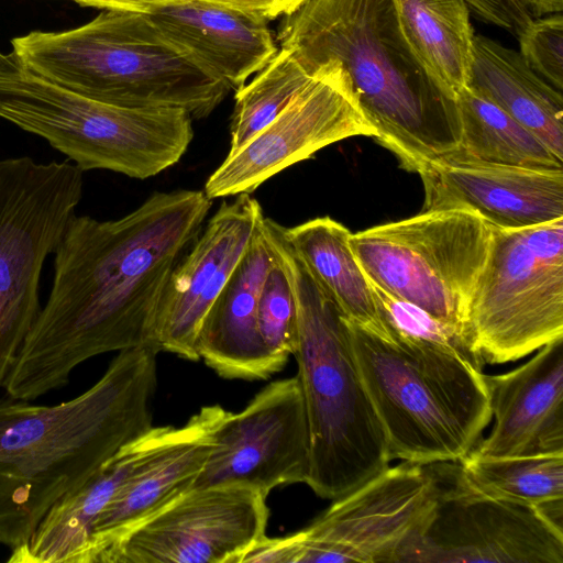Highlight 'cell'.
I'll list each match as a JSON object with an SVG mask.
<instances>
[{
    "label": "cell",
    "mask_w": 563,
    "mask_h": 563,
    "mask_svg": "<svg viewBox=\"0 0 563 563\" xmlns=\"http://www.w3.org/2000/svg\"><path fill=\"white\" fill-rule=\"evenodd\" d=\"M292 252L332 296L347 319L388 339L379 319L369 282L350 245L351 232L329 217L292 228L283 227Z\"/></svg>",
    "instance_id": "obj_24"
},
{
    "label": "cell",
    "mask_w": 563,
    "mask_h": 563,
    "mask_svg": "<svg viewBox=\"0 0 563 563\" xmlns=\"http://www.w3.org/2000/svg\"><path fill=\"white\" fill-rule=\"evenodd\" d=\"M266 498L236 485L191 488L125 531L99 563H240L266 536Z\"/></svg>",
    "instance_id": "obj_12"
},
{
    "label": "cell",
    "mask_w": 563,
    "mask_h": 563,
    "mask_svg": "<svg viewBox=\"0 0 563 563\" xmlns=\"http://www.w3.org/2000/svg\"><path fill=\"white\" fill-rule=\"evenodd\" d=\"M505 374L484 375L494 427L481 457L563 453V336Z\"/></svg>",
    "instance_id": "obj_19"
},
{
    "label": "cell",
    "mask_w": 563,
    "mask_h": 563,
    "mask_svg": "<svg viewBox=\"0 0 563 563\" xmlns=\"http://www.w3.org/2000/svg\"><path fill=\"white\" fill-rule=\"evenodd\" d=\"M464 329L484 365L517 361L563 336V219L492 227Z\"/></svg>",
    "instance_id": "obj_8"
},
{
    "label": "cell",
    "mask_w": 563,
    "mask_h": 563,
    "mask_svg": "<svg viewBox=\"0 0 563 563\" xmlns=\"http://www.w3.org/2000/svg\"><path fill=\"white\" fill-rule=\"evenodd\" d=\"M212 200L203 190L152 194L117 219L75 216L54 252L47 300L3 383L32 401L64 387L85 361L108 352L156 349L165 286L199 236Z\"/></svg>",
    "instance_id": "obj_1"
},
{
    "label": "cell",
    "mask_w": 563,
    "mask_h": 563,
    "mask_svg": "<svg viewBox=\"0 0 563 563\" xmlns=\"http://www.w3.org/2000/svg\"><path fill=\"white\" fill-rule=\"evenodd\" d=\"M461 481L485 496L544 511L563 519V453L514 457H481L470 453L460 461Z\"/></svg>",
    "instance_id": "obj_26"
},
{
    "label": "cell",
    "mask_w": 563,
    "mask_h": 563,
    "mask_svg": "<svg viewBox=\"0 0 563 563\" xmlns=\"http://www.w3.org/2000/svg\"><path fill=\"white\" fill-rule=\"evenodd\" d=\"M81 7L151 14L180 0H70Z\"/></svg>",
    "instance_id": "obj_35"
},
{
    "label": "cell",
    "mask_w": 563,
    "mask_h": 563,
    "mask_svg": "<svg viewBox=\"0 0 563 563\" xmlns=\"http://www.w3.org/2000/svg\"><path fill=\"white\" fill-rule=\"evenodd\" d=\"M356 135L374 136L349 99L323 78L312 80L261 132L209 176V199L252 194L285 168Z\"/></svg>",
    "instance_id": "obj_15"
},
{
    "label": "cell",
    "mask_w": 563,
    "mask_h": 563,
    "mask_svg": "<svg viewBox=\"0 0 563 563\" xmlns=\"http://www.w3.org/2000/svg\"><path fill=\"white\" fill-rule=\"evenodd\" d=\"M482 21L506 30L515 37L533 20L523 0H465Z\"/></svg>",
    "instance_id": "obj_32"
},
{
    "label": "cell",
    "mask_w": 563,
    "mask_h": 563,
    "mask_svg": "<svg viewBox=\"0 0 563 563\" xmlns=\"http://www.w3.org/2000/svg\"><path fill=\"white\" fill-rule=\"evenodd\" d=\"M263 218L262 207L251 194L220 205L165 286L155 323L158 352L199 360L196 341L202 320Z\"/></svg>",
    "instance_id": "obj_16"
},
{
    "label": "cell",
    "mask_w": 563,
    "mask_h": 563,
    "mask_svg": "<svg viewBox=\"0 0 563 563\" xmlns=\"http://www.w3.org/2000/svg\"><path fill=\"white\" fill-rule=\"evenodd\" d=\"M400 29L432 78L453 99L467 87L474 32L465 0H393Z\"/></svg>",
    "instance_id": "obj_25"
},
{
    "label": "cell",
    "mask_w": 563,
    "mask_h": 563,
    "mask_svg": "<svg viewBox=\"0 0 563 563\" xmlns=\"http://www.w3.org/2000/svg\"><path fill=\"white\" fill-rule=\"evenodd\" d=\"M164 427L122 446L84 484L56 501L10 563H87L93 526L136 466L162 437Z\"/></svg>",
    "instance_id": "obj_21"
},
{
    "label": "cell",
    "mask_w": 563,
    "mask_h": 563,
    "mask_svg": "<svg viewBox=\"0 0 563 563\" xmlns=\"http://www.w3.org/2000/svg\"><path fill=\"white\" fill-rule=\"evenodd\" d=\"M11 49L45 78L121 107L179 108L203 119L231 90L144 13L102 10L74 29L16 36Z\"/></svg>",
    "instance_id": "obj_5"
},
{
    "label": "cell",
    "mask_w": 563,
    "mask_h": 563,
    "mask_svg": "<svg viewBox=\"0 0 563 563\" xmlns=\"http://www.w3.org/2000/svg\"><path fill=\"white\" fill-rule=\"evenodd\" d=\"M461 147L454 155L487 163L563 169L560 158L533 132L468 88L456 98Z\"/></svg>",
    "instance_id": "obj_27"
},
{
    "label": "cell",
    "mask_w": 563,
    "mask_h": 563,
    "mask_svg": "<svg viewBox=\"0 0 563 563\" xmlns=\"http://www.w3.org/2000/svg\"><path fill=\"white\" fill-rule=\"evenodd\" d=\"M533 18L562 12L563 0H523Z\"/></svg>",
    "instance_id": "obj_36"
},
{
    "label": "cell",
    "mask_w": 563,
    "mask_h": 563,
    "mask_svg": "<svg viewBox=\"0 0 563 563\" xmlns=\"http://www.w3.org/2000/svg\"><path fill=\"white\" fill-rule=\"evenodd\" d=\"M312 78L290 51L278 47L251 82L235 90L228 154L235 153L267 126Z\"/></svg>",
    "instance_id": "obj_28"
},
{
    "label": "cell",
    "mask_w": 563,
    "mask_h": 563,
    "mask_svg": "<svg viewBox=\"0 0 563 563\" xmlns=\"http://www.w3.org/2000/svg\"><path fill=\"white\" fill-rule=\"evenodd\" d=\"M520 55L527 65L556 90H563L562 12L538 16L518 37Z\"/></svg>",
    "instance_id": "obj_31"
},
{
    "label": "cell",
    "mask_w": 563,
    "mask_h": 563,
    "mask_svg": "<svg viewBox=\"0 0 563 563\" xmlns=\"http://www.w3.org/2000/svg\"><path fill=\"white\" fill-rule=\"evenodd\" d=\"M273 261L262 220L202 320L196 352L224 378L266 379L284 367L267 350L257 328L260 291Z\"/></svg>",
    "instance_id": "obj_20"
},
{
    "label": "cell",
    "mask_w": 563,
    "mask_h": 563,
    "mask_svg": "<svg viewBox=\"0 0 563 563\" xmlns=\"http://www.w3.org/2000/svg\"><path fill=\"white\" fill-rule=\"evenodd\" d=\"M423 211L467 210L516 230L563 219V169L487 163L452 155L420 173Z\"/></svg>",
    "instance_id": "obj_17"
},
{
    "label": "cell",
    "mask_w": 563,
    "mask_h": 563,
    "mask_svg": "<svg viewBox=\"0 0 563 563\" xmlns=\"http://www.w3.org/2000/svg\"><path fill=\"white\" fill-rule=\"evenodd\" d=\"M263 227L297 300L292 355L310 435L306 484L319 497L333 500L389 466L386 437L356 363L350 320L292 252L283 225L264 217Z\"/></svg>",
    "instance_id": "obj_4"
},
{
    "label": "cell",
    "mask_w": 563,
    "mask_h": 563,
    "mask_svg": "<svg viewBox=\"0 0 563 563\" xmlns=\"http://www.w3.org/2000/svg\"><path fill=\"white\" fill-rule=\"evenodd\" d=\"M156 355L120 351L97 383L56 405L0 398V544L26 543L56 501L153 427Z\"/></svg>",
    "instance_id": "obj_3"
},
{
    "label": "cell",
    "mask_w": 563,
    "mask_h": 563,
    "mask_svg": "<svg viewBox=\"0 0 563 563\" xmlns=\"http://www.w3.org/2000/svg\"><path fill=\"white\" fill-rule=\"evenodd\" d=\"M369 285L377 313L389 340L397 335L445 345L459 352L475 367L483 368V362L461 330L388 294L372 282Z\"/></svg>",
    "instance_id": "obj_30"
},
{
    "label": "cell",
    "mask_w": 563,
    "mask_h": 563,
    "mask_svg": "<svg viewBox=\"0 0 563 563\" xmlns=\"http://www.w3.org/2000/svg\"><path fill=\"white\" fill-rule=\"evenodd\" d=\"M273 251L274 261L260 291L257 328L267 350L285 365L297 346L298 309L288 273L274 247Z\"/></svg>",
    "instance_id": "obj_29"
},
{
    "label": "cell",
    "mask_w": 563,
    "mask_h": 563,
    "mask_svg": "<svg viewBox=\"0 0 563 563\" xmlns=\"http://www.w3.org/2000/svg\"><path fill=\"white\" fill-rule=\"evenodd\" d=\"M0 119L44 139L82 172L145 179L175 165L192 137L179 108H129L65 88L0 52Z\"/></svg>",
    "instance_id": "obj_7"
},
{
    "label": "cell",
    "mask_w": 563,
    "mask_h": 563,
    "mask_svg": "<svg viewBox=\"0 0 563 563\" xmlns=\"http://www.w3.org/2000/svg\"><path fill=\"white\" fill-rule=\"evenodd\" d=\"M563 563L562 523L536 508L468 488L457 470L423 531L397 563Z\"/></svg>",
    "instance_id": "obj_13"
},
{
    "label": "cell",
    "mask_w": 563,
    "mask_h": 563,
    "mask_svg": "<svg viewBox=\"0 0 563 563\" xmlns=\"http://www.w3.org/2000/svg\"><path fill=\"white\" fill-rule=\"evenodd\" d=\"M277 42L341 91L405 168L459 152L457 101L411 49L393 0H306L283 16Z\"/></svg>",
    "instance_id": "obj_2"
},
{
    "label": "cell",
    "mask_w": 563,
    "mask_h": 563,
    "mask_svg": "<svg viewBox=\"0 0 563 563\" xmlns=\"http://www.w3.org/2000/svg\"><path fill=\"white\" fill-rule=\"evenodd\" d=\"M466 88L505 111L563 158V93L538 76L519 52L474 35Z\"/></svg>",
    "instance_id": "obj_23"
},
{
    "label": "cell",
    "mask_w": 563,
    "mask_h": 563,
    "mask_svg": "<svg viewBox=\"0 0 563 563\" xmlns=\"http://www.w3.org/2000/svg\"><path fill=\"white\" fill-rule=\"evenodd\" d=\"M297 533L286 537H264L241 559L240 563H296L298 556Z\"/></svg>",
    "instance_id": "obj_34"
},
{
    "label": "cell",
    "mask_w": 563,
    "mask_h": 563,
    "mask_svg": "<svg viewBox=\"0 0 563 563\" xmlns=\"http://www.w3.org/2000/svg\"><path fill=\"white\" fill-rule=\"evenodd\" d=\"M350 329L390 460L433 465L466 457L492 419L482 369L445 345L388 340L352 321Z\"/></svg>",
    "instance_id": "obj_6"
},
{
    "label": "cell",
    "mask_w": 563,
    "mask_h": 563,
    "mask_svg": "<svg viewBox=\"0 0 563 563\" xmlns=\"http://www.w3.org/2000/svg\"><path fill=\"white\" fill-rule=\"evenodd\" d=\"M69 162L0 158V388L40 311V279L82 198Z\"/></svg>",
    "instance_id": "obj_10"
},
{
    "label": "cell",
    "mask_w": 563,
    "mask_h": 563,
    "mask_svg": "<svg viewBox=\"0 0 563 563\" xmlns=\"http://www.w3.org/2000/svg\"><path fill=\"white\" fill-rule=\"evenodd\" d=\"M444 482L431 464L388 466L296 532V563H397L429 522Z\"/></svg>",
    "instance_id": "obj_11"
},
{
    "label": "cell",
    "mask_w": 563,
    "mask_h": 563,
    "mask_svg": "<svg viewBox=\"0 0 563 563\" xmlns=\"http://www.w3.org/2000/svg\"><path fill=\"white\" fill-rule=\"evenodd\" d=\"M223 412L219 405L205 406L183 427H164L156 445L97 519L87 563H99L102 553L125 531L192 488Z\"/></svg>",
    "instance_id": "obj_18"
},
{
    "label": "cell",
    "mask_w": 563,
    "mask_h": 563,
    "mask_svg": "<svg viewBox=\"0 0 563 563\" xmlns=\"http://www.w3.org/2000/svg\"><path fill=\"white\" fill-rule=\"evenodd\" d=\"M310 435L297 376L274 380L239 412H224L214 443L192 488L236 485L265 496L307 482Z\"/></svg>",
    "instance_id": "obj_14"
},
{
    "label": "cell",
    "mask_w": 563,
    "mask_h": 563,
    "mask_svg": "<svg viewBox=\"0 0 563 563\" xmlns=\"http://www.w3.org/2000/svg\"><path fill=\"white\" fill-rule=\"evenodd\" d=\"M258 22L268 23L288 15L306 0H202Z\"/></svg>",
    "instance_id": "obj_33"
},
{
    "label": "cell",
    "mask_w": 563,
    "mask_h": 563,
    "mask_svg": "<svg viewBox=\"0 0 563 563\" xmlns=\"http://www.w3.org/2000/svg\"><path fill=\"white\" fill-rule=\"evenodd\" d=\"M147 15L234 90L278 51L266 23L202 0H180Z\"/></svg>",
    "instance_id": "obj_22"
},
{
    "label": "cell",
    "mask_w": 563,
    "mask_h": 563,
    "mask_svg": "<svg viewBox=\"0 0 563 563\" xmlns=\"http://www.w3.org/2000/svg\"><path fill=\"white\" fill-rule=\"evenodd\" d=\"M490 240L492 227L478 214L451 209L351 233L350 245L369 282L465 334Z\"/></svg>",
    "instance_id": "obj_9"
}]
</instances>
